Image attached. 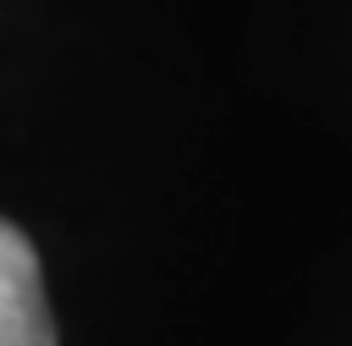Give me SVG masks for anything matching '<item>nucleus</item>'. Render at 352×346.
Returning a JSON list of instances; mask_svg holds the SVG:
<instances>
[{"label": "nucleus", "instance_id": "1", "mask_svg": "<svg viewBox=\"0 0 352 346\" xmlns=\"http://www.w3.org/2000/svg\"><path fill=\"white\" fill-rule=\"evenodd\" d=\"M0 346H55L38 253L11 220H0Z\"/></svg>", "mask_w": 352, "mask_h": 346}]
</instances>
